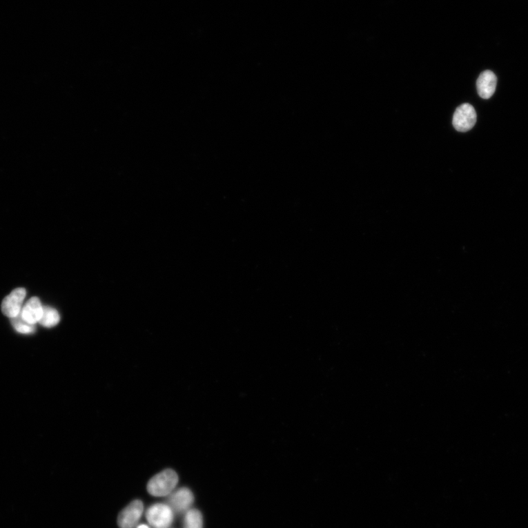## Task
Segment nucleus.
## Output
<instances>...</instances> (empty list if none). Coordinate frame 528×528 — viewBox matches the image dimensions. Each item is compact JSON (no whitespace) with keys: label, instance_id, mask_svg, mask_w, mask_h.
I'll use <instances>...</instances> for the list:
<instances>
[{"label":"nucleus","instance_id":"4","mask_svg":"<svg viewBox=\"0 0 528 528\" xmlns=\"http://www.w3.org/2000/svg\"><path fill=\"white\" fill-rule=\"evenodd\" d=\"M168 502L173 512L186 513L191 509L194 502L193 493L188 488H181L169 495Z\"/></svg>","mask_w":528,"mask_h":528},{"label":"nucleus","instance_id":"1","mask_svg":"<svg viewBox=\"0 0 528 528\" xmlns=\"http://www.w3.org/2000/svg\"><path fill=\"white\" fill-rule=\"evenodd\" d=\"M179 482V476L173 469H166L153 477L147 486L150 494L164 497L171 494Z\"/></svg>","mask_w":528,"mask_h":528},{"label":"nucleus","instance_id":"6","mask_svg":"<svg viewBox=\"0 0 528 528\" xmlns=\"http://www.w3.org/2000/svg\"><path fill=\"white\" fill-rule=\"evenodd\" d=\"M144 511V504L135 500L128 505L119 514V525L121 528H134L141 518Z\"/></svg>","mask_w":528,"mask_h":528},{"label":"nucleus","instance_id":"2","mask_svg":"<svg viewBox=\"0 0 528 528\" xmlns=\"http://www.w3.org/2000/svg\"><path fill=\"white\" fill-rule=\"evenodd\" d=\"M477 115L471 104H463L457 108L453 117V125L456 131L467 133L476 124Z\"/></svg>","mask_w":528,"mask_h":528},{"label":"nucleus","instance_id":"5","mask_svg":"<svg viewBox=\"0 0 528 528\" xmlns=\"http://www.w3.org/2000/svg\"><path fill=\"white\" fill-rule=\"evenodd\" d=\"M26 290L18 288L12 291L2 303L3 314L10 319L15 318L21 311L22 304L26 297Z\"/></svg>","mask_w":528,"mask_h":528},{"label":"nucleus","instance_id":"11","mask_svg":"<svg viewBox=\"0 0 528 528\" xmlns=\"http://www.w3.org/2000/svg\"><path fill=\"white\" fill-rule=\"evenodd\" d=\"M11 324L13 325L15 330L21 334L28 335L32 334L35 331V326L23 321L20 313L15 317V318L11 319Z\"/></svg>","mask_w":528,"mask_h":528},{"label":"nucleus","instance_id":"9","mask_svg":"<svg viewBox=\"0 0 528 528\" xmlns=\"http://www.w3.org/2000/svg\"><path fill=\"white\" fill-rule=\"evenodd\" d=\"M184 528H204V518L201 511L191 509L185 513Z\"/></svg>","mask_w":528,"mask_h":528},{"label":"nucleus","instance_id":"8","mask_svg":"<svg viewBox=\"0 0 528 528\" xmlns=\"http://www.w3.org/2000/svg\"><path fill=\"white\" fill-rule=\"evenodd\" d=\"M43 311L41 303L38 297H32L28 301L20 313L23 321L35 324L40 322Z\"/></svg>","mask_w":528,"mask_h":528},{"label":"nucleus","instance_id":"3","mask_svg":"<svg viewBox=\"0 0 528 528\" xmlns=\"http://www.w3.org/2000/svg\"><path fill=\"white\" fill-rule=\"evenodd\" d=\"M174 512L166 504H156L146 511V519L155 528H168L173 521Z\"/></svg>","mask_w":528,"mask_h":528},{"label":"nucleus","instance_id":"7","mask_svg":"<svg viewBox=\"0 0 528 528\" xmlns=\"http://www.w3.org/2000/svg\"><path fill=\"white\" fill-rule=\"evenodd\" d=\"M498 79L496 75L491 70H485L481 73L477 80V90L480 97L489 99L495 93L497 87Z\"/></svg>","mask_w":528,"mask_h":528},{"label":"nucleus","instance_id":"12","mask_svg":"<svg viewBox=\"0 0 528 528\" xmlns=\"http://www.w3.org/2000/svg\"><path fill=\"white\" fill-rule=\"evenodd\" d=\"M137 528H148V527L143 525H139Z\"/></svg>","mask_w":528,"mask_h":528},{"label":"nucleus","instance_id":"10","mask_svg":"<svg viewBox=\"0 0 528 528\" xmlns=\"http://www.w3.org/2000/svg\"><path fill=\"white\" fill-rule=\"evenodd\" d=\"M59 322H60V315L55 309L43 307V315L39 322L43 326L51 328L56 326Z\"/></svg>","mask_w":528,"mask_h":528}]
</instances>
